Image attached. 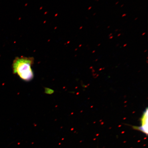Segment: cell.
Listing matches in <instances>:
<instances>
[{
	"label": "cell",
	"instance_id": "1",
	"mask_svg": "<svg viewBox=\"0 0 148 148\" xmlns=\"http://www.w3.org/2000/svg\"><path fill=\"white\" fill-rule=\"evenodd\" d=\"M34 62L33 57H20L14 59L12 64L13 72L23 80L30 81L34 77L32 66Z\"/></svg>",
	"mask_w": 148,
	"mask_h": 148
},
{
	"label": "cell",
	"instance_id": "2",
	"mask_svg": "<svg viewBox=\"0 0 148 148\" xmlns=\"http://www.w3.org/2000/svg\"><path fill=\"white\" fill-rule=\"evenodd\" d=\"M136 129L145 134H148V110L147 109L143 113L141 119V125Z\"/></svg>",
	"mask_w": 148,
	"mask_h": 148
},
{
	"label": "cell",
	"instance_id": "3",
	"mask_svg": "<svg viewBox=\"0 0 148 148\" xmlns=\"http://www.w3.org/2000/svg\"><path fill=\"white\" fill-rule=\"evenodd\" d=\"M127 15V14H124L123 15H122V17H124V16H126Z\"/></svg>",
	"mask_w": 148,
	"mask_h": 148
},
{
	"label": "cell",
	"instance_id": "4",
	"mask_svg": "<svg viewBox=\"0 0 148 148\" xmlns=\"http://www.w3.org/2000/svg\"><path fill=\"white\" fill-rule=\"evenodd\" d=\"M92 8V7L91 6H90L88 8V10H90V9H91Z\"/></svg>",
	"mask_w": 148,
	"mask_h": 148
},
{
	"label": "cell",
	"instance_id": "5",
	"mask_svg": "<svg viewBox=\"0 0 148 148\" xmlns=\"http://www.w3.org/2000/svg\"><path fill=\"white\" fill-rule=\"evenodd\" d=\"M113 38V36H110V39H112V38Z\"/></svg>",
	"mask_w": 148,
	"mask_h": 148
},
{
	"label": "cell",
	"instance_id": "6",
	"mask_svg": "<svg viewBox=\"0 0 148 148\" xmlns=\"http://www.w3.org/2000/svg\"><path fill=\"white\" fill-rule=\"evenodd\" d=\"M145 34H146V33L144 32L143 33V34H142V36H144V35H145Z\"/></svg>",
	"mask_w": 148,
	"mask_h": 148
},
{
	"label": "cell",
	"instance_id": "7",
	"mask_svg": "<svg viewBox=\"0 0 148 148\" xmlns=\"http://www.w3.org/2000/svg\"><path fill=\"white\" fill-rule=\"evenodd\" d=\"M127 45V44H125L124 45H123V46L124 47H125V46H126Z\"/></svg>",
	"mask_w": 148,
	"mask_h": 148
},
{
	"label": "cell",
	"instance_id": "8",
	"mask_svg": "<svg viewBox=\"0 0 148 148\" xmlns=\"http://www.w3.org/2000/svg\"><path fill=\"white\" fill-rule=\"evenodd\" d=\"M112 33H111L110 35H109V36H112Z\"/></svg>",
	"mask_w": 148,
	"mask_h": 148
},
{
	"label": "cell",
	"instance_id": "9",
	"mask_svg": "<svg viewBox=\"0 0 148 148\" xmlns=\"http://www.w3.org/2000/svg\"><path fill=\"white\" fill-rule=\"evenodd\" d=\"M121 35V34H120H120L118 35L117 36L118 37L119 36H120V35Z\"/></svg>",
	"mask_w": 148,
	"mask_h": 148
},
{
	"label": "cell",
	"instance_id": "10",
	"mask_svg": "<svg viewBox=\"0 0 148 148\" xmlns=\"http://www.w3.org/2000/svg\"><path fill=\"white\" fill-rule=\"evenodd\" d=\"M118 3H119V2H116V3H115V4L116 5H117L118 4Z\"/></svg>",
	"mask_w": 148,
	"mask_h": 148
},
{
	"label": "cell",
	"instance_id": "11",
	"mask_svg": "<svg viewBox=\"0 0 148 148\" xmlns=\"http://www.w3.org/2000/svg\"><path fill=\"white\" fill-rule=\"evenodd\" d=\"M110 26H108V27H107V28H108V29L110 28Z\"/></svg>",
	"mask_w": 148,
	"mask_h": 148
},
{
	"label": "cell",
	"instance_id": "12",
	"mask_svg": "<svg viewBox=\"0 0 148 148\" xmlns=\"http://www.w3.org/2000/svg\"><path fill=\"white\" fill-rule=\"evenodd\" d=\"M138 17H137V18H135V20H136L137 19H138Z\"/></svg>",
	"mask_w": 148,
	"mask_h": 148
},
{
	"label": "cell",
	"instance_id": "13",
	"mask_svg": "<svg viewBox=\"0 0 148 148\" xmlns=\"http://www.w3.org/2000/svg\"><path fill=\"white\" fill-rule=\"evenodd\" d=\"M123 5H124V4H123V5H121V7H123Z\"/></svg>",
	"mask_w": 148,
	"mask_h": 148
},
{
	"label": "cell",
	"instance_id": "14",
	"mask_svg": "<svg viewBox=\"0 0 148 148\" xmlns=\"http://www.w3.org/2000/svg\"><path fill=\"white\" fill-rule=\"evenodd\" d=\"M101 45V44H98V46H99Z\"/></svg>",
	"mask_w": 148,
	"mask_h": 148
},
{
	"label": "cell",
	"instance_id": "15",
	"mask_svg": "<svg viewBox=\"0 0 148 148\" xmlns=\"http://www.w3.org/2000/svg\"><path fill=\"white\" fill-rule=\"evenodd\" d=\"M118 31V29H116L115 30L116 32V31Z\"/></svg>",
	"mask_w": 148,
	"mask_h": 148
},
{
	"label": "cell",
	"instance_id": "16",
	"mask_svg": "<svg viewBox=\"0 0 148 148\" xmlns=\"http://www.w3.org/2000/svg\"><path fill=\"white\" fill-rule=\"evenodd\" d=\"M96 14V13H94V14H93V16H94V15H95Z\"/></svg>",
	"mask_w": 148,
	"mask_h": 148
},
{
	"label": "cell",
	"instance_id": "17",
	"mask_svg": "<svg viewBox=\"0 0 148 148\" xmlns=\"http://www.w3.org/2000/svg\"><path fill=\"white\" fill-rule=\"evenodd\" d=\"M119 44H118L117 45H116V46H119Z\"/></svg>",
	"mask_w": 148,
	"mask_h": 148
},
{
	"label": "cell",
	"instance_id": "18",
	"mask_svg": "<svg viewBox=\"0 0 148 148\" xmlns=\"http://www.w3.org/2000/svg\"><path fill=\"white\" fill-rule=\"evenodd\" d=\"M82 27H81V28H80V29H82Z\"/></svg>",
	"mask_w": 148,
	"mask_h": 148
},
{
	"label": "cell",
	"instance_id": "19",
	"mask_svg": "<svg viewBox=\"0 0 148 148\" xmlns=\"http://www.w3.org/2000/svg\"><path fill=\"white\" fill-rule=\"evenodd\" d=\"M147 51V50H146L145 51V52L146 51Z\"/></svg>",
	"mask_w": 148,
	"mask_h": 148
},
{
	"label": "cell",
	"instance_id": "20",
	"mask_svg": "<svg viewBox=\"0 0 148 148\" xmlns=\"http://www.w3.org/2000/svg\"><path fill=\"white\" fill-rule=\"evenodd\" d=\"M94 51H93V52H92V53H94Z\"/></svg>",
	"mask_w": 148,
	"mask_h": 148
},
{
	"label": "cell",
	"instance_id": "21",
	"mask_svg": "<svg viewBox=\"0 0 148 148\" xmlns=\"http://www.w3.org/2000/svg\"><path fill=\"white\" fill-rule=\"evenodd\" d=\"M99 1V0H97V1Z\"/></svg>",
	"mask_w": 148,
	"mask_h": 148
}]
</instances>
